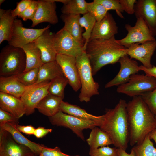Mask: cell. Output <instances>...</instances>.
Here are the masks:
<instances>
[{
	"label": "cell",
	"mask_w": 156,
	"mask_h": 156,
	"mask_svg": "<svg viewBox=\"0 0 156 156\" xmlns=\"http://www.w3.org/2000/svg\"><path fill=\"white\" fill-rule=\"evenodd\" d=\"M129 131V143L131 146L138 144L156 127L155 115L141 96L133 97L127 103Z\"/></svg>",
	"instance_id": "cell-1"
},
{
	"label": "cell",
	"mask_w": 156,
	"mask_h": 156,
	"mask_svg": "<svg viewBox=\"0 0 156 156\" xmlns=\"http://www.w3.org/2000/svg\"><path fill=\"white\" fill-rule=\"evenodd\" d=\"M127 48L118 44L115 36L108 39L90 40L85 52L90 61L93 75L104 66L118 62L127 55Z\"/></svg>",
	"instance_id": "cell-2"
},
{
	"label": "cell",
	"mask_w": 156,
	"mask_h": 156,
	"mask_svg": "<svg viewBox=\"0 0 156 156\" xmlns=\"http://www.w3.org/2000/svg\"><path fill=\"white\" fill-rule=\"evenodd\" d=\"M127 105L125 100L120 99L114 108L107 109L100 127L109 135L115 147L125 151L129 140Z\"/></svg>",
	"instance_id": "cell-3"
},
{
	"label": "cell",
	"mask_w": 156,
	"mask_h": 156,
	"mask_svg": "<svg viewBox=\"0 0 156 156\" xmlns=\"http://www.w3.org/2000/svg\"><path fill=\"white\" fill-rule=\"evenodd\" d=\"M26 57L22 48L9 44L3 47L0 53V76L9 77L24 72Z\"/></svg>",
	"instance_id": "cell-4"
},
{
	"label": "cell",
	"mask_w": 156,
	"mask_h": 156,
	"mask_svg": "<svg viewBox=\"0 0 156 156\" xmlns=\"http://www.w3.org/2000/svg\"><path fill=\"white\" fill-rule=\"evenodd\" d=\"M76 60L81 85L79 98L81 102H88L92 96L99 94V85L93 78L90 61L85 51L77 56Z\"/></svg>",
	"instance_id": "cell-5"
},
{
	"label": "cell",
	"mask_w": 156,
	"mask_h": 156,
	"mask_svg": "<svg viewBox=\"0 0 156 156\" xmlns=\"http://www.w3.org/2000/svg\"><path fill=\"white\" fill-rule=\"evenodd\" d=\"M156 88V79L147 75L135 74L131 76L128 82L118 86L117 92L133 97L141 96Z\"/></svg>",
	"instance_id": "cell-6"
},
{
	"label": "cell",
	"mask_w": 156,
	"mask_h": 156,
	"mask_svg": "<svg viewBox=\"0 0 156 156\" xmlns=\"http://www.w3.org/2000/svg\"><path fill=\"white\" fill-rule=\"evenodd\" d=\"M50 122L54 125L62 126L70 129L77 136L84 140L83 131L92 129L99 127L95 122L78 118L59 110L55 115L49 117Z\"/></svg>",
	"instance_id": "cell-7"
},
{
	"label": "cell",
	"mask_w": 156,
	"mask_h": 156,
	"mask_svg": "<svg viewBox=\"0 0 156 156\" xmlns=\"http://www.w3.org/2000/svg\"><path fill=\"white\" fill-rule=\"evenodd\" d=\"M136 18L134 26L128 24L125 25L127 34L123 38L116 40L118 44L127 48L133 44L143 43L155 40L143 19L141 17Z\"/></svg>",
	"instance_id": "cell-8"
},
{
	"label": "cell",
	"mask_w": 156,
	"mask_h": 156,
	"mask_svg": "<svg viewBox=\"0 0 156 156\" xmlns=\"http://www.w3.org/2000/svg\"><path fill=\"white\" fill-rule=\"evenodd\" d=\"M50 27L48 25L39 29L26 28L23 27L21 20L16 18L14 21L8 44L22 48L24 46L33 42Z\"/></svg>",
	"instance_id": "cell-9"
},
{
	"label": "cell",
	"mask_w": 156,
	"mask_h": 156,
	"mask_svg": "<svg viewBox=\"0 0 156 156\" xmlns=\"http://www.w3.org/2000/svg\"><path fill=\"white\" fill-rule=\"evenodd\" d=\"M53 44L57 54L76 57L85 51L84 45L77 41L63 27L54 34Z\"/></svg>",
	"instance_id": "cell-10"
},
{
	"label": "cell",
	"mask_w": 156,
	"mask_h": 156,
	"mask_svg": "<svg viewBox=\"0 0 156 156\" xmlns=\"http://www.w3.org/2000/svg\"><path fill=\"white\" fill-rule=\"evenodd\" d=\"M50 83L49 81H44L27 87L20 98L24 105L26 115L34 113L40 102L49 94Z\"/></svg>",
	"instance_id": "cell-11"
},
{
	"label": "cell",
	"mask_w": 156,
	"mask_h": 156,
	"mask_svg": "<svg viewBox=\"0 0 156 156\" xmlns=\"http://www.w3.org/2000/svg\"><path fill=\"white\" fill-rule=\"evenodd\" d=\"M27 146L17 142L7 131L0 129V156H34Z\"/></svg>",
	"instance_id": "cell-12"
},
{
	"label": "cell",
	"mask_w": 156,
	"mask_h": 156,
	"mask_svg": "<svg viewBox=\"0 0 156 156\" xmlns=\"http://www.w3.org/2000/svg\"><path fill=\"white\" fill-rule=\"evenodd\" d=\"M56 61L61 67L68 84L75 92H77L81 88V85L76 57L57 54Z\"/></svg>",
	"instance_id": "cell-13"
},
{
	"label": "cell",
	"mask_w": 156,
	"mask_h": 156,
	"mask_svg": "<svg viewBox=\"0 0 156 156\" xmlns=\"http://www.w3.org/2000/svg\"><path fill=\"white\" fill-rule=\"evenodd\" d=\"M118 62L120 65L119 71L113 79L105 85L106 88L125 84L128 82L131 76L141 71L137 62L127 55L121 57Z\"/></svg>",
	"instance_id": "cell-14"
},
{
	"label": "cell",
	"mask_w": 156,
	"mask_h": 156,
	"mask_svg": "<svg viewBox=\"0 0 156 156\" xmlns=\"http://www.w3.org/2000/svg\"><path fill=\"white\" fill-rule=\"evenodd\" d=\"M156 49V40L143 43H135L128 48L127 55L131 59H135L141 62L147 68H152L151 58Z\"/></svg>",
	"instance_id": "cell-15"
},
{
	"label": "cell",
	"mask_w": 156,
	"mask_h": 156,
	"mask_svg": "<svg viewBox=\"0 0 156 156\" xmlns=\"http://www.w3.org/2000/svg\"><path fill=\"white\" fill-rule=\"evenodd\" d=\"M136 18L141 17L152 35L156 36V0H138L135 5Z\"/></svg>",
	"instance_id": "cell-16"
},
{
	"label": "cell",
	"mask_w": 156,
	"mask_h": 156,
	"mask_svg": "<svg viewBox=\"0 0 156 156\" xmlns=\"http://www.w3.org/2000/svg\"><path fill=\"white\" fill-rule=\"evenodd\" d=\"M38 8L35 15L32 20L31 26L34 27L40 23L48 22L55 25L58 22L56 2L52 0H38Z\"/></svg>",
	"instance_id": "cell-17"
},
{
	"label": "cell",
	"mask_w": 156,
	"mask_h": 156,
	"mask_svg": "<svg viewBox=\"0 0 156 156\" xmlns=\"http://www.w3.org/2000/svg\"><path fill=\"white\" fill-rule=\"evenodd\" d=\"M118 28L112 14L107 12L100 21L96 22L90 40L108 39L118 33Z\"/></svg>",
	"instance_id": "cell-18"
},
{
	"label": "cell",
	"mask_w": 156,
	"mask_h": 156,
	"mask_svg": "<svg viewBox=\"0 0 156 156\" xmlns=\"http://www.w3.org/2000/svg\"><path fill=\"white\" fill-rule=\"evenodd\" d=\"M49 29L45 30L33 42L40 51L44 64L55 61L57 54L53 44L55 33L50 31Z\"/></svg>",
	"instance_id": "cell-19"
},
{
	"label": "cell",
	"mask_w": 156,
	"mask_h": 156,
	"mask_svg": "<svg viewBox=\"0 0 156 156\" xmlns=\"http://www.w3.org/2000/svg\"><path fill=\"white\" fill-rule=\"evenodd\" d=\"M0 108L19 119L25 114L20 98L0 92Z\"/></svg>",
	"instance_id": "cell-20"
},
{
	"label": "cell",
	"mask_w": 156,
	"mask_h": 156,
	"mask_svg": "<svg viewBox=\"0 0 156 156\" xmlns=\"http://www.w3.org/2000/svg\"><path fill=\"white\" fill-rule=\"evenodd\" d=\"M17 125L8 122L0 126V128L8 132L17 142L27 146L35 155H39L44 145L32 142L25 137L17 129Z\"/></svg>",
	"instance_id": "cell-21"
},
{
	"label": "cell",
	"mask_w": 156,
	"mask_h": 156,
	"mask_svg": "<svg viewBox=\"0 0 156 156\" xmlns=\"http://www.w3.org/2000/svg\"><path fill=\"white\" fill-rule=\"evenodd\" d=\"M60 110L62 112L82 119L90 120L96 122L100 127L103 121L104 115L96 116L87 112L84 109L76 105L62 101Z\"/></svg>",
	"instance_id": "cell-22"
},
{
	"label": "cell",
	"mask_w": 156,
	"mask_h": 156,
	"mask_svg": "<svg viewBox=\"0 0 156 156\" xmlns=\"http://www.w3.org/2000/svg\"><path fill=\"white\" fill-rule=\"evenodd\" d=\"M81 17L79 14H62L60 18L64 23L63 27L77 41L84 45V40L82 36L83 29L79 22Z\"/></svg>",
	"instance_id": "cell-23"
},
{
	"label": "cell",
	"mask_w": 156,
	"mask_h": 156,
	"mask_svg": "<svg viewBox=\"0 0 156 156\" xmlns=\"http://www.w3.org/2000/svg\"><path fill=\"white\" fill-rule=\"evenodd\" d=\"M27 87L23 85L13 76H0L1 92L21 98Z\"/></svg>",
	"instance_id": "cell-24"
},
{
	"label": "cell",
	"mask_w": 156,
	"mask_h": 156,
	"mask_svg": "<svg viewBox=\"0 0 156 156\" xmlns=\"http://www.w3.org/2000/svg\"><path fill=\"white\" fill-rule=\"evenodd\" d=\"M26 57V67L23 72L39 68L43 64L40 51L34 42L24 46L22 48Z\"/></svg>",
	"instance_id": "cell-25"
},
{
	"label": "cell",
	"mask_w": 156,
	"mask_h": 156,
	"mask_svg": "<svg viewBox=\"0 0 156 156\" xmlns=\"http://www.w3.org/2000/svg\"><path fill=\"white\" fill-rule=\"evenodd\" d=\"M64 76L59 65L55 60L44 64L39 68L38 79L34 84L50 81L59 77Z\"/></svg>",
	"instance_id": "cell-26"
},
{
	"label": "cell",
	"mask_w": 156,
	"mask_h": 156,
	"mask_svg": "<svg viewBox=\"0 0 156 156\" xmlns=\"http://www.w3.org/2000/svg\"><path fill=\"white\" fill-rule=\"evenodd\" d=\"M62 100L60 97L49 94L40 102L36 109L45 116L49 117L52 116L60 110Z\"/></svg>",
	"instance_id": "cell-27"
},
{
	"label": "cell",
	"mask_w": 156,
	"mask_h": 156,
	"mask_svg": "<svg viewBox=\"0 0 156 156\" xmlns=\"http://www.w3.org/2000/svg\"><path fill=\"white\" fill-rule=\"evenodd\" d=\"M11 9H0V44L5 40L9 41L14 21Z\"/></svg>",
	"instance_id": "cell-28"
},
{
	"label": "cell",
	"mask_w": 156,
	"mask_h": 156,
	"mask_svg": "<svg viewBox=\"0 0 156 156\" xmlns=\"http://www.w3.org/2000/svg\"><path fill=\"white\" fill-rule=\"evenodd\" d=\"M86 141L90 148L96 149L113 144L110 137L106 132L98 127L92 129Z\"/></svg>",
	"instance_id": "cell-29"
},
{
	"label": "cell",
	"mask_w": 156,
	"mask_h": 156,
	"mask_svg": "<svg viewBox=\"0 0 156 156\" xmlns=\"http://www.w3.org/2000/svg\"><path fill=\"white\" fill-rule=\"evenodd\" d=\"M85 0H64L61 12L63 14H85L88 13Z\"/></svg>",
	"instance_id": "cell-30"
},
{
	"label": "cell",
	"mask_w": 156,
	"mask_h": 156,
	"mask_svg": "<svg viewBox=\"0 0 156 156\" xmlns=\"http://www.w3.org/2000/svg\"><path fill=\"white\" fill-rule=\"evenodd\" d=\"M151 140L149 134L142 142L133 146L135 156H156V148Z\"/></svg>",
	"instance_id": "cell-31"
},
{
	"label": "cell",
	"mask_w": 156,
	"mask_h": 156,
	"mask_svg": "<svg viewBox=\"0 0 156 156\" xmlns=\"http://www.w3.org/2000/svg\"><path fill=\"white\" fill-rule=\"evenodd\" d=\"M81 26L85 28V31L82 34V37L84 40L83 49L85 51L86 45L90 40L91 33L96 22L95 19L88 13L83 15L79 19Z\"/></svg>",
	"instance_id": "cell-32"
},
{
	"label": "cell",
	"mask_w": 156,
	"mask_h": 156,
	"mask_svg": "<svg viewBox=\"0 0 156 156\" xmlns=\"http://www.w3.org/2000/svg\"><path fill=\"white\" fill-rule=\"evenodd\" d=\"M68 83V80L64 76L54 78L50 81L48 89L49 94L63 99L64 89Z\"/></svg>",
	"instance_id": "cell-33"
},
{
	"label": "cell",
	"mask_w": 156,
	"mask_h": 156,
	"mask_svg": "<svg viewBox=\"0 0 156 156\" xmlns=\"http://www.w3.org/2000/svg\"><path fill=\"white\" fill-rule=\"evenodd\" d=\"M39 68H35L25 72L12 76L23 85L29 86L34 85L38 78Z\"/></svg>",
	"instance_id": "cell-34"
},
{
	"label": "cell",
	"mask_w": 156,
	"mask_h": 156,
	"mask_svg": "<svg viewBox=\"0 0 156 156\" xmlns=\"http://www.w3.org/2000/svg\"><path fill=\"white\" fill-rule=\"evenodd\" d=\"M86 8L88 13L94 18L97 22L101 21L108 11L102 5L94 1L87 2Z\"/></svg>",
	"instance_id": "cell-35"
},
{
	"label": "cell",
	"mask_w": 156,
	"mask_h": 156,
	"mask_svg": "<svg viewBox=\"0 0 156 156\" xmlns=\"http://www.w3.org/2000/svg\"><path fill=\"white\" fill-rule=\"evenodd\" d=\"M93 1L102 5L108 11L110 10H115L119 17L124 18L122 14L124 11L119 0H94Z\"/></svg>",
	"instance_id": "cell-36"
},
{
	"label": "cell",
	"mask_w": 156,
	"mask_h": 156,
	"mask_svg": "<svg viewBox=\"0 0 156 156\" xmlns=\"http://www.w3.org/2000/svg\"><path fill=\"white\" fill-rule=\"evenodd\" d=\"M90 156H117V148L108 146L96 149L90 148Z\"/></svg>",
	"instance_id": "cell-37"
},
{
	"label": "cell",
	"mask_w": 156,
	"mask_h": 156,
	"mask_svg": "<svg viewBox=\"0 0 156 156\" xmlns=\"http://www.w3.org/2000/svg\"><path fill=\"white\" fill-rule=\"evenodd\" d=\"M151 112L156 115V88L141 96Z\"/></svg>",
	"instance_id": "cell-38"
},
{
	"label": "cell",
	"mask_w": 156,
	"mask_h": 156,
	"mask_svg": "<svg viewBox=\"0 0 156 156\" xmlns=\"http://www.w3.org/2000/svg\"><path fill=\"white\" fill-rule=\"evenodd\" d=\"M38 3V1L33 0L30 5L18 16L25 21L28 20H30L32 21L37 12Z\"/></svg>",
	"instance_id": "cell-39"
},
{
	"label": "cell",
	"mask_w": 156,
	"mask_h": 156,
	"mask_svg": "<svg viewBox=\"0 0 156 156\" xmlns=\"http://www.w3.org/2000/svg\"><path fill=\"white\" fill-rule=\"evenodd\" d=\"M40 156H80L78 155H70L61 151L60 148L56 146L51 148L44 146L39 155Z\"/></svg>",
	"instance_id": "cell-40"
},
{
	"label": "cell",
	"mask_w": 156,
	"mask_h": 156,
	"mask_svg": "<svg viewBox=\"0 0 156 156\" xmlns=\"http://www.w3.org/2000/svg\"><path fill=\"white\" fill-rule=\"evenodd\" d=\"M19 118L0 108V126L6 123L18 124Z\"/></svg>",
	"instance_id": "cell-41"
},
{
	"label": "cell",
	"mask_w": 156,
	"mask_h": 156,
	"mask_svg": "<svg viewBox=\"0 0 156 156\" xmlns=\"http://www.w3.org/2000/svg\"><path fill=\"white\" fill-rule=\"evenodd\" d=\"M32 1V0H22L17 3L16 8L11 10L12 16L16 17L18 16L30 5Z\"/></svg>",
	"instance_id": "cell-42"
},
{
	"label": "cell",
	"mask_w": 156,
	"mask_h": 156,
	"mask_svg": "<svg viewBox=\"0 0 156 156\" xmlns=\"http://www.w3.org/2000/svg\"><path fill=\"white\" fill-rule=\"evenodd\" d=\"M119 2L124 11L129 14L135 13V5L136 0H119Z\"/></svg>",
	"instance_id": "cell-43"
},
{
	"label": "cell",
	"mask_w": 156,
	"mask_h": 156,
	"mask_svg": "<svg viewBox=\"0 0 156 156\" xmlns=\"http://www.w3.org/2000/svg\"><path fill=\"white\" fill-rule=\"evenodd\" d=\"M52 131L51 129H47L43 127H39L35 129L34 135L37 138H42Z\"/></svg>",
	"instance_id": "cell-44"
},
{
	"label": "cell",
	"mask_w": 156,
	"mask_h": 156,
	"mask_svg": "<svg viewBox=\"0 0 156 156\" xmlns=\"http://www.w3.org/2000/svg\"><path fill=\"white\" fill-rule=\"evenodd\" d=\"M16 128L21 132H22L28 135H34L35 129V128L31 125L23 126L17 124Z\"/></svg>",
	"instance_id": "cell-45"
},
{
	"label": "cell",
	"mask_w": 156,
	"mask_h": 156,
	"mask_svg": "<svg viewBox=\"0 0 156 156\" xmlns=\"http://www.w3.org/2000/svg\"><path fill=\"white\" fill-rule=\"evenodd\" d=\"M140 70L143 71L146 75L152 76L156 79V66H153L151 68H147L142 65L140 66Z\"/></svg>",
	"instance_id": "cell-46"
},
{
	"label": "cell",
	"mask_w": 156,
	"mask_h": 156,
	"mask_svg": "<svg viewBox=\"0 0 156 156\" xmlns=\"http://www.w3.org/2000/svg\"><path fill=\"white\" fill-rule=\"evenodd\" d=\"M117 156H135L133 149L132 148L131 153H127L125 150L121 148H117Z\"/></svg>",
	"instance_id": "cell-47"
},
{
	"label": "cell",
	"mask_w": 156,
	"mask_h": 156,
	"mask_svg": "<svg viewBox=\"0 0 156 156\" xmlns=\"http://www.w3.org/2000/svg\"><path fill=\"white\" fill-rule=\"evenodd\" d=\"M149 136L150 139H153L156 144V127L149 133Z\"/></svg>",
	"instance_id": "cell-48"
},
{
	"label": "cell",
	"mask_w": 156,
	"mask_h": 156,
	"mask_svg": "<svg viewBox=\"0 0 156 156\" xmlns=\"http://www.w3.org/2000/svg\"><path fill=\"white\" fill-rule=\"evenodd\" d=\"M5 0H0V5H1L5 1Z\"/></svg>",
	"instance_id": "cell-49"
},
{
	"label": "cell",
	"mask_w": 156,
	"mask_h": 156,
	"mask_svg": "<svg viewBox=\"0 0 156 156\" xmlns=\"http://www.w3.org/2000/svg\"><path fill=\"white\" fill-rule=\"evenodd\" d=\"M34 156H39V155H34Z\"/></svg>",
	"instance_id": "cell-50"
},
{
	"label": "cell",
	"mask_w": 156,
	"mask_h": 156,
	"mask_svg": "<svg viewBox=\"0 0 156 156\" xmlns=\"http://www.w3.org/2000/svg\"><path fill=\"white\" fill-rule=\"evenodd\" d=\"M155 119H156V115H155Z\"/></svg>",
	"instance_id": "cell-51"
}]
</instances>
